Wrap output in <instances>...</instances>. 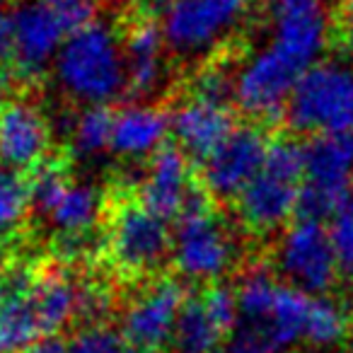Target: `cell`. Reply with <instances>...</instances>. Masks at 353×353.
Here are the masks:
<instances>
[{"label":"cell","instance_id":"obj_10","mask_svg":"<svg viewBox=\"0 0 353 353\" xmlns=\"http://www.w3.org/2000/svg\"><path fill=\"white\" fill-rule=\"evenodd\" d=\"M68 30L46 0H17L12 8V73L22 83H32L56 61Z\"/></svg>","mask_w":353,"mask_h":353},{"label":"cell","instance_id":"obj_7","mask_svg":"<svg viewBox=\"0 0 353 353\" xmlns=\"http://www.w3.org/2000/svg\"><path fill=\"white\" fill-rule=\"evenodd\" d=\"M271 138L259 123H237L235 131L199 167V182L216 203L237 201L264 170Z\"/></svg>","mask_w":353,"mask_h":353},{"label":"cell","instance_id":"obj_5","mask_svg":"<svg viewBox=\"0 0 353 353\" xmlns=\"http://www.w3.org/2000/svg\"><path fill=\"white\" fill-rule=\"evenodd\" d=\"M250 10V0H167L162 8V37L174 56H213L228 51L232 32Z\"/></svg>","mask_w":353,"mask_h":353},{"label":"cell","instance_id":"obj_3","mask_svg":"<svg viewBox=\"0 0 353 353\" xmlns=\"http://www.w3.org/2000/svg\"><path fill=\"white\" fill-rule=\"evenodd\" d=\"M232 235L216 213V201L196 179L172 232V261L189 281H216L235 266Z\"/></svg>","mask_w":353,"mask_h":353},{"label":"cell","instance_id":"obj_1","mask_svg":"<svg viewBox=\"0 0 353 353\" xmlns=\"http://www.w3.org/2000/svg\"><path fill=\"white\" fill-rule=\"evenodd\" d=\"M172 254L167 221L138 199L133 184H114L102 221V256L121 281L155 279Z\"/></svg>","mask_w":353,"mask_h":353},{"label":"cell","instance_id":"obj_33","mask_svg":"<svg viewBox=\"0 0 353 353\" xmlns=\"http://www.w3.org/2000/svg\"><path fill=\"white\" fill-rule=\"evenodd\" d=\"M46 6L59 15L68 34L92 25L94 17V0H46Z\"/></svg>","mask_w":353,"mask_h":353},{"label":"cell","instance_id":"obj_14","mask_svg":"<svg viewBox=\"0 0 353 353\" xmlns=\"http://www.w3.org/2000/svg\"><path fill=\"white\" fill-rule=\"evenodd\" d=\"M303 182L279 172L261 170L237 199V218L250 235H271L298 213Z\"/></svg>","mask_w":353,"mask_h":353},{"label":"cell","instance_id":"obj_11","mask_svg":"<svg viewBox=\"0 0 353 353\" xmlns=\"http://www.w3.org/2000/svg\"><path fill=\"white\" fill-rule=\"evenodd\" d=\"M329 39V17L322 0H274V46L300 70H310Z\"/></svg>","mask_w":353,"mask_h":353},{"label":"cell","instance_id":"obj_26","mask_svg":"<svg viewBox=\"0 0 353 353\" xmlns=\"http://www.w3.org/2000/svg\"><path fill=\"white\" fill-rule=\"evenodd\" d=\"M27 179H30L32 208L39 216H49L51 208L65 194V189L73 184L68 157L63 152H54L46 160H41L32 172H27Z\"/></svg>","mask_w":353,"mask_h":353},{"label":"cell","instance_id":"obj_24","mask_svg":"<svg viewBox=\"0 0 353 353\" xmlns=\"http://www.w3.org/2000/svg\"><path fill=\"white\" fill-rule=\"evenodd\" d=\"M279 285L281 281H276V276L261 264L242 274V281L237 285V305H240V317L247 332L259 329V324L266 319L279 293Z\"/></svg>","mask_w":353,"mask_h":353},{"label":"cell","instance_id":"obj_32","mask_svg":"<svg viewBox=\"0 0 353 353\" xmlns=\"http://www.w3.org/2000/svg\"><path fill=\"white\" fill-rule=\"evenodd\" d=\"M203 305H206L208 314L213 317V322L223 329V332H232L237 327L240 319V305H237V290L228 288L221 283H211L201 293Z\"/></svg>","mask_w":353,"mask_h":353},{"label":"cell","instance_id":"obj_4","mask_svg":"<svg viewBox=\"0 0 353 353\" xmlns=\"http://www.w3.org/2000/svg\"><path fill=\"white\" fill-rule=\"evenodd\" d=\"M285 123L298 133L353 131V68L322 61L305 70L285 107Z\"/></svg>","mask_w":353,"mask_h":353},{"label":"cell","instance_id":"obj_15","mask_svg":"<svg viewBox=\"0 0 353 353\" xmlns=\"http://www.w3.org/2000/svg\"><path fill=\"white\" fill-rule=\"evenodd\" d=\"M170 117L176 145L196 167H201L237 126L232 109L192 97H184Z\"/></svg>","mask_w":353,"mask_h":353},{"label":"cell","instance_id":"obj_2","mask_svg":"<svg viewBox=\"0 0 353 353\" xmlns=\"http://www.w3.org/2000/svg\"><path fill=\"white\" fill-rule=\"evenodd\" d=\"M56 78L75 102L109 107L128 92L123 39L102 22L73 32L56 56Z\"/></svg>","mask_w":353,"mask_h":353},{"label":"cell","instance_id":"obj_21","mask_svg":"<svg viewBox=\"0 0 353 353\" xmlns=\"http://www.w3.org/2000/svg\"><path fill=\"white\" fill-rule=\"evenodd\" d=\"M32 279H34L32 274L6 279L8 288H10V298L0 312V353H25L37 341L46 339L41 332L39 317L34 312V305L30 300V293H27Z\"/></svg>","mask_w":353,"mask_h":353},{"label":"cell","instance_id":"obj_20","mask_svg":"<svg viewBox=\"0 0 353 353\" xmlns=\"http://www.w3.org/2000/svg\"><path fill=\"white\" fill-rule=\"evenodd\" d=\"M312 298L314 295H307L281 281L279 293H276V300L271 305L269 314L259 324V329H254L252 334L259 336L274 353L290 351L300 341H305V329H307Z\"/></svg>","mask_w":353,"mask_h":353},{"label":"cell","instance_id":"obj_31","mask_svg":"<svg viewBox=\"0 0 353 353\" xmlns=\"http://www.w3.org/2000/svg\"><path fill=\"white\" fill-rule=\"evenodd\" d=\"M114 310V293L104 281L92 279L78 283V319L85 324H104Z\"/></svg>","mask_w":353,"mask_h":353},{"label":"cell","instance_id":"obj_36","mask_svg":"<svg viewBox=\"0 0 353 353\" xmlns=\"http://www.w3.org/2000/svg\"><path fill=\"white\" fill-rule=\"evenodd\" d=\"M25 353H68V341L59 336H46L41 341H37L32 348H27Z\"/></svg>","mask_w":353,"mask_h":353},{"label":"cell","instance_id":"obj_12","mask_svg":"<svg viewBox=\"0 0 353 353\" xmlns=\"http://www.w3.org/2000/svg\"><path fill=\"white\" fill-rule=\"evenodd\" d=\"M51 123L30 99H6L0 107V165L32 172L51 155Z\"/></svg>","mask_w":353,"mask_h":353},{"label":"cell","instance_id":"obj_16","mask_svg":"<svg viewBox=\"0 0 353 353\" xmlns=\"http://www.w3.org/2000/svg\"><path fill=\"white\" fill-rule=\"evenodd\" d=\"M121 39L123 54H126L128 94L143 99L157 90L162 75V51H165L162 27L150 8L133 10Z\"/></svg>","mask_w":353,"mask_h":353},{"label":"cell","instance_id":"obj_17","mask_svg":"<svg viewBox=\"0 0 353 353\" xmlns=\"http://www.w3.org/2000/svg\"><path fill=\"white\" fill-rule=\"evenodd\" d=\"M305 179L303 184L336 196H351L353 182V136L351 133H322L303 145Z\"/></svg>","mask_w":353,"mask_h":353},{"label":"cell","instance_id":"obj_6","mask_svg":"<svg viewBox=\"0 0 353 353\" xmlns=\"http://www.w3.org/2000/svg\"><path fill=\"white\" fill-rule=\"evenodd\" d=\"M276 271L283 283L303 293L327 295L341 276L329 228L298 218L276 245Z\"/></svg>","mask_w":353,"mask_h":353},{"label":"cell","instance_id":"obj_30","mask_svg":"<svg viewBox=\"0 0 353 353\" xmlns=\"http://www.w3.org/2000/svg\"><path fill=\"white\" fill-rule=\"evenodd\" d=\"M329 237H332L334 254H336L339 274L353 281V199H348L332 218Z\"/></svg>","mask_w":353,"mask_h":353},{"label":"cell","instance_id":"obj_9","mask_svg":"<svg viewBox=\"0 0 353 353\" xmlns=\"http://www.w3.org/2000/svg\"><path fill=\"white\" fill-rule=\"evenodd\" d=\"M189 293L182 281L172 276H155L136 298L128 303L121 319V334L133 348L157 351L172 341L176 319Z\"/></svg>","mask_w":353,"mask_h":353},{"label":"cell","instance_id":"obj_35","mask_svg":"<svg viewBox=\"0 0 353 353\" xmlns=\"http://www.w3.org/2000/svg\"><path fill=\"white\" fill-rule=\"evenodd\" d=\"M221 353H274L259 336H254L252 332L242 329L237 336H232L230 341L223 346Z\"/></svg>","mask_w":353,"mask_h":353},{"label":"cell","instance_id":"obj_27","mask_svg":"<svg viewBox=\"0 0 353 353\" xmlns=\"http://www.w3.org/2000/svg\"><path fill=\"white\" fill-rule=\"evenodd\" d=\"M30 208L32 194L27 174L0 165V240L17 235Z\"/></svg>","mask_w":353,"mask_h":353},{"label":"cell","instance_id":"obj_23","mask_svg":"<svg viewBox=\"0 0 353 353\" xmlns=\"http://www.w3.org/2000/svg\"><path fill=\"white\" fill-rule=\"evenodd\" d=\"M225 332L213 322L203 305L201 295H189L184 303L174 334H172V351L174 353H221Z\"/></svg>","mask_w":353,"mask_h":353},{"label":"cell","instance_id":"obj_29","mask_svg":"<svg viewBox=\"0 0 353 353\" xmlns=\"http://www.w3.org/2000/svg\"><path fill=\"white\" fill-rule=\"evenodd\" d=\"M68 353H126V339L109 324H85L68 341Z\"/></svg>","mask_w":353,"mask_h":353},{"label":"cell","instance_id":"obj_19","mask_svg":"<svg viewBox=\"0 0 353 353\" xmlns=\"http://www.w3.org/2000/svg\"><path fill=\"white\" fill-rule=\"evenodd\" d=\"M167 133H172L170 112L160 107L131 104L121 109L114 119L112 150L123 157L155 155L165 145Z\"/></svg>","mask_w":353,"mask_h":353},{"label":"cell","instance_id":"obj_22","mask_svg":"<svg viewBox=\"0 0 353 353\" xmlns=\"http://www.w3.org/2000/svg\"><path fill=\"white\" fill-rule=\"evenodd\" d=\"M107 199L90 184L73 182L46 218L56 235H94L102 230Z\"/></svg>","mask_w":353,"mask_h":353},{"label":"cell","instance_id":"obj_41","mask_svg":"<svg viewBox=\"0 0 353 353\" xmlns=\"http://www.w3.org/2000/svg\"><path fill=\"white\" fill-rule=\"evenodd\" d=\"M346 6H353V0H348V3H346Z\"/></svg>","mask_w":353,"mask_h":353},{"label":"cell","instance_id":"obj_37","mask_svg":"<svg viewBox=\"0 0 353 353\" xmlns=\"http://www.w3.org/2000/svg\"><path fill=\"white\" fill-rule=\"evenodd\" d=\"M341 39H343V44H346L348 54L353 56V6H346V10H343Z\"/></svg>","mask_w":353,"mask_h":353},{"label":"cell","instance_id":"obj_18","mask_svg":"<svg viewBox=\"0 0 353 353\" xmlns=\"http://www.w3.org/2000/svg\"><path fill=\"white\" fill-rule=\"evenodd\" d=\"M27 293L44 336H56L78 317V283L59 266H37Z\"/></svg>","mask_w":353,"mask_h":353},{"label":"cell","instance_id":"obj_34","mask_svg":"<svg viewBox=\"0 0 353 353\" xmlns=\"http://www.w3.org/2000/svg\"><path fill=\"white\" fill-rule=\"evenodd\" d=\"M12 0H0V65L12 70Z\"/></svg>","mask_w":353,"mask_h":353},{"label":"cell","instance_id":"obj_8","mask_svg":"<svg viewBox=\"0 0 353 353\" xmlns=\"http://www.w3.org/2000/svg\"><path fill=\"white\" fill-rule=\"evenodd\" d=\"M303 70L290 63L283 54L266 46L250 59L235 78V102L245 114L264 121L285 117V107Z\"/></svg>","mask_w":353,"mask_h":353},{"label":"cell","instance_id":"obj_13","mask_svg":"<svg viewBox=\"0 0 353 353\" xmlns=\"http://www.w3.org/2000/svg\"><path fill=\"white\" fill-rule=\"evenodd\" d=\"M196 165L179 145H165L150 155L148 170L138 187V199L162 221L179 218L196 184Z\"/></svg>","mask_w":353,"mask_h":353},{"label":"cell","instance_id":"obj_38","mask_svg":"<svg viewBox=\"0 0 353 353\" xmlns=\"http://www.w3.org/2000/svg\"><path fill=\"white\" fill-rule=\"evenodd\" d=\"M8 298H10V288H8L6 274H0V312H3V307H6Z\"/></svg>","mask_w":353,"mask_h":353},{"label":"cell","instance_id":"obj_25","mask_svg":"<svg viewBox=\"0 0 353 353\" xmlns=\"http://www.w3.org/2000/svg\"><path fill=\"white\" fill-rule=\"evenodd\" d=\"M351 332V317L346 307L327 295H314L310 305L307 329H305V343L317 351H329L339 346Z\"/></svg>","mask_w":353,"mask_h":353},{"label":"cell","instance_id":"obj_39","mask_svg":"<svg viewBox=\"0 0 353 353\" xmlns=\"http://www.w3.org/2000/svg\"><path fill=\"white\" fill-rule=\"evenodd\" d=\"M126 353H157V351H148V348H131V351Z\"/></svg>","mask_w":353,"mask_h":353},{"label":"cell","instance_id":"obj_40","mask_svg":"<svg viewBox=\"0 0 353 353\" xmlns=\"http://www.w3.org/2000/svg\"><path fill=\"white\" fill-rule=\"evenodd\" d=\"M0 259H3V242H0Z\"/></svg>","mask_w":353,"mask_h":353},{"label":"cell","instance_id":"obj_28","mask_svg":"<svg viewBox=\"0 0 353 353\" xmlns=\"http://www.w3.org/2000/svg\"><path fill=\"white\" fill-rule=\"evenodd\" d=\"M114 119H117V114L109 107L85 109L70 126V141H73L70 145H73L75 155L92 157L107 145H112Z\"/></svg>","mask_w":353,"mask_h":353}]
</instances>
